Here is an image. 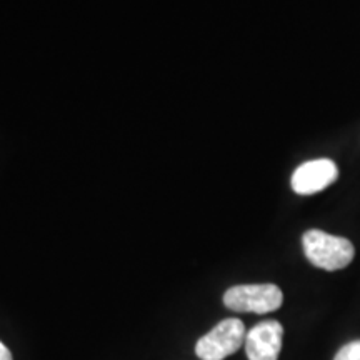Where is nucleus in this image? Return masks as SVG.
Listing matches in <instances>:
<instances>
[{
    "instance_id": "f257e3e1",
    "label": "nucleus",
    "mask_w": 360,
    "mask_h": 360,
    "mask_svg": "<svg viewBox=\"0 0 360 360\" xmlns=\"http://www.w3.org/2000/svg\"><path fill=\"white\" fill-rule=\"evenodd\" d=\"M302 245L309 262L328 272L345 269L355 255L354 244L349 238L330 236L317 229L304 233Z\"/></svg>"
},
{
    "instance_id": "f03ea898",
    "label": "nucleus",
    "mask_w": 360,
    "mask_h": 360,
    "mask_svg": "<svg viewBox=\"0 0 360 360\" xmlns=\"http://www.w3.org/2000/svg\"><path fill=\"white\" fill-rule=\"evenodd\" d=\"M283 294L274 283H249L231 287L224 294L225 307L233 312L269 314L281 309Z\"/></svg>"
},
{
    "instance_id": "7ed1b4c3",
    "label": "nucleus",
    "mask_w": 360,
    "mask_h": 360,
    "mask_svg": "<svg viewBox=\"0 0 360 360\" xmlns=\"http://www.w3.org/2000/svg\"><path fill=\"white\" fill-rule=\"evenodd\" d=\"M245 326L238 319H225L200 337L195 354L202 360H224L245 344Z\"/></svg>"
},
{
    "instance_id": "20e7f679",
    "label": "nucleus",
    "mask_w": 360,
    "mask_h": 360,
    "mask_svg": "<svg viewBox=\"0 0 360 360\" xmlns=\"http://www.w3.org/2000/svg\"><path fill=\"white\" fill-rule=\"evenodd\" d=\"M339 169L330 159H315L299 165L292 175V188L299 195H312L335 182Z\"/></svg>"
},
{
    "instance_id": "39448f33",
    "label": "nucleus",
    "mask_w": 360,
    "mask_h": 360,
    "mask_svg": "<svg viewBox=\"0 0 360 360\" xmlns=\"http://www.w3.org/2000/svg\"><path fill=\"white\" fill-rule=\"evenodd\" d=\"M283 327L277 321H265L245 335V352L249 360H277L282 350Z\"/></svg>"
},
{
    "instance_id": "423d86ee",
    "label": "nucleus",
    "mask_w": 360,
    "mask_h": 360,
    "mask_svg": "<svg viewBox=\"0 0 360 360\" xmlns=\"http://www.w3.org/2000/svg\"><path fill=\"white\" fill-rule=\"evenodd\" d=\"M334 360H360V340L350 342L337 352Z\"/></svg>"
},
{
    "instance_id": "0eeeda50",
    "label": "nucleus",
    "mask_w": 360,
    "mask_h": 360,
    "mask_svg": "<svg viewBox=\"0 0 360 360\" xmlns=\"http://www.w3.org/2000/svg\"><path fill=\"white\" fill-rule=\"evenodd\" d=\"M0 360H12V352L7 349V345H4L0 342Z\"/></svg>"
}]
</instances>
